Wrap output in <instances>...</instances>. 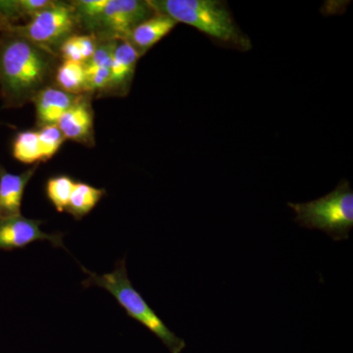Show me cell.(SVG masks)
<instances>
[{
  "label": "cell",
  "instance_id": "cell-17",
  "mask_svg": "<svg viewBox=\"0 0 353 353\" xmlns=\"http://www.w3.org/2000/svg\"><path fill=\"white\" fill-rule=\"evenodd\" d=\"M39 148H41V161L51 159L61 148L65 137L57 125H48L41 127L38 132Z\"/></svg>",
  "mask_w": 353,
  "mask_h": 353
},
{
  "label": "cell",
  "instance_id": "cell-19",
  "mask_svg": "<svg viewBox=\"0 0 353 353\" xmlns=\"http://www.w3.org/2000/svg\"><path fill=\"white\" fill-rule=\"evenodd\" d=\"M108 2V0H79L74 2L73 6L77 17H82L90 26L99 17Z\"/></svg>",
  "mask_w": 353,
  "mask_h": 353
},
{
  "label": "cell",
  "instance_id": "cell-18",
  "mask_svg": "<svg viewBox=\"0 0 353 353\" xmlns=\"http://www.w3.org/2000/svg\"><path fill=\"white\" fill-rule=\"evenodd\" d=\"M118 39H109L97 46L94 55L90 58V61L85 65V70L108 69L110 70L114 51Z\"/></svg>",
  "mask_w": 353,
  "mask_h": 353
},
{
  "label": "cell",
  "instance_id": "cell-12",
  "mask_svg": "<svg viewBox=\"0 0 353 353\" xmlns=\"http://www.w3.org/2000/svg\"><path fill=\"white\" fill-rule=\"evenodd\" d=\"M139 57L141 55L129 41L118 39L111 64L109 87L127 90L134 75Z\"/></svg>",
  "mask_w": 353,
  "mask_h": 353
},
{
  "label": "cell",
  "instance_id": "cell-4",
  "mask_svg": "<svg viewBox=\"0 0 353 353\" xmlns=\"http://www.w3.org/2000/svg\"><path fill=\"white\" fill-rule=\"evenodd\" d=\"M288 205L296 212L294 221L301 227L318 230L329 234L334 241L347 240L353 228V190L347 180L315 201Z\"/></svg>",
  "mask_w": 353,
  "mask_h": 353
},
{
  "label": "cell",
  "instance_id": "cell-1",
  "mask_svg": "<svg viewBox=\"0 0 353 353\" xmlns=\"http://www.w3.org/2000/svg\"><path fill=\"white\" fill-rule=\"evenodd\" d=\"M155 13L196 28L216 44L240 51L252 50L248 34L241 31L226 2L219 0H150Z\"/></svg>",
  "mask_w": 353,
  "mask_h": 353
},
{
  "label": "cell",
  "instance_id": "cell-10",
  "mask_svg": "<svg viewBox=\"0 0 353 353\" xmlns=\"http://www.w3.org/2000/svg\"><path fill=\"white\" fill-rule=\"evenodd\" d=\"M176 24L178 22L169 16L155 13L152 17L137 26L126 41L136 48L141 57L146 51L150 50L155 44L164 39L167 34H170Z\"/></svg>",
  "mask_w": 353,
  "mask_h": 353
},
{
  "label": "cell",
  "instance_id": "cell-21",
  "mask_svg": "<svg viewBox=\"0 0 353 353\" xmlns=\"http://www.w3.org/2000/svg\"><path fill=\"white\" fill-rule=\"evenodd\" d=\"M60 51H61L65 61L83 63L77 36H70L68 39H65L61 46H60Z\"/></svg>",
  "mask_w": 353,
  "mask_h": 353
},
{
  "label": "cell",
  "instance_id": "cell-16",
  "mask_svg": "<svg viewBox=\"0 0 353 353\" xmlns=\"http://www.w3.org/2000/svg\"><path fill=\"white\" fill-rule=\"evenodd\" d=\"M76 182L67 175L55 176L46 182V196L58 212H65Z\"/></svg>",
  "mask_w": 353,
  "mask_h": 353
},
{
  "label": "cell",
  "instance_id": "cell-8",
  "mask_svg": "<svg viewBox=\"0 0 353 353\" xmlns=\"http://www.w3.org/2000/svg\"><path fill=\"white\" fill-rule=\"evenodd\" d=\"M38 166L21 174L9 173L0 163V219L21 215V205L28 183Z\"/></svg>",
  "mask_w": 353,
  "mask_h": 353
},
{
  "label": "cell",
  "instance_id": "cell-22",
  "mask_svg": "<svg viewBox=\"0 0 353 353\" xmlns=\"http://www.w3.org/2000/svg\"><path fill=\"white\" fill-rule=\"evenodd\" d=\"M77 41L80 48L83 64L88 63L97 50V41L92 36H77Z\"/></svg>",
  "mask_w": 353,
  "mask_h": 353
},
{
  "label": "cell",
  "instance_id": "cell-14",
  "mask_svg": "<svg viewBox=\"0 0 353 353\" xmlns=\"http://www.w3.org/2000/svg\"><path fill=\"white\" fill-rule=\"evenodd\" d=\"M57 82L60 90L80 95L88 90L85 65L79 62L64 61L57 72Z\"/></svg>",
  "mask_w": 353,
  "mask_h": 353
},
{
  "label": "cell",
  "instance_id": "cell-7",
  "mask_svg": "<svg viewBox=\"0 0 353 353\" xmlns=\"http://www.w3.org/2000/svg\"><path fill=\"white\" fill-rule=\"evenodd\" d=\"M43 221L29 219L22 215L0 219V250L24 248L38 241H48L57 248H62V234H48L41 230Z\"/></svg>",
  "mask_w": 353,
  "mask_h": 353
},
{
  "label": "cell",
  "instance_id": "cell-2",
  "mask_svg": "<svg viewBox=\"0 0 353 353\" xmlns=\"http://www.w3.org/2000/svg\"><path fill=\"white\" fill-rule=\"evenodd\" d=\"M46 51L27 39L11 37L0 43V88L9 103L34 99L50 73Z\"/></svg>",
  "mask_w": 353,
  "mask_h": 353
},
{
  "label": "cell",
  "instance_id": "cell-9",
  "mask_svg": "<svg viewBox=\"0 0 353 353\" xmlns=\"http://www.w3.org/2000/svg\"><path fill=\"white\" fill-rule=\"evenodd\" d=\"M82 99V95L69 94L59 88H41L34 97L39 126L57 125L62 115Z\"/></svg>",
  "mask_w": 353,
  "mask_h": 353
},
{
  "label": "cell",
  "instance_id": "cell-11",
  "mask_svg": "<svg viewBox=\"0 0 353 353\" xmlns=\"http://www.w3.org/2000/svg\"><path fill=\"white\" fill-rule=\"evenodd\" d=\"M57 126L65 137L71 141L85 143L92 138L94 130V116L88 102L83 99L77 102L67 112H65Z\"/></svg>",
  "mask_w": 353,
  "mask_h": 353
},
{
  "label": "cell",
  "instance_id": "cell-15",
  "mask_svg": "<svg viewBox=\"0 0 353 353\" xmlns=\"http://www.w3.org/2000/svg\"><path fill=\"white\" fill-rule=\"evenodd\" d=\"M13 157L24 164H34L41 161L38 132L26 130L18 132L12 145Z\"/></svg>",
  "mask_w": 353,
  "mask_h": 353
},
{
  "label": "cell",
  "instance_id": "cell-20",
  "mask_svg": "<svg viewBox=\"0 0 353 353\" xmlns=\"http://www.w3.org/2000/svg\"><path fill=\"white\" fill-rule=\"evenodd\" d=\"M85 78L88 90H101L109 87L110 70H85Z\"/></svg>",
  "mask_w": 353,
  "mask_h": 353
},
{
  "label": "cell",
  "instance_id": "cell-3",
  "mask_svg": "<svg viewBox=\"0 0 353 353\" xmlns=\"http://www.w3.org/2000/svg\"><path fill=\"white\" fill-rule=\"evenodd\" d=\"M82 268L88 275L87 280L83 283V287L97 285L108 290L125 309L130 317L141 323L154 334L171 353H181L185 350V341L179 338L165 325L161 318L146 303L138 290L132 287L131 281L128 277L125 259L118 261L115 269L104 275H97L83 267Z\"/></svg>",
  "mask_w": 353,
  "mask_h": 353
},
{
  "label": "cell",
  "instance_id": "cell-6",
  "mask_svg": "<svg viewBox=\"0 0 353 353\" xmlns=\"http://www.w3.org/2000/svg\"><path fill=\"white\" fill-rule=\"evenodd\" d=\"M155 12L148 1L108 0L105 8L90 27L104 32L111 39H126L132 30Z\"/></svg>",
  "mask_w": 353,
  "mask_h": 353
},
{
  "label": "cell",
  "instance_id": "cell-13",
  "mask_svg": "<svg viewBox=\"0 0 353 353\" xmlns=\"http://www.w3.org/2000/svg\"><path fill=\"white\" fill-rule=\"evenodd\" d=\"M105 194V190L97 189L85 183H76L66 212L80 220L92 212Z\"/></svg>",
  "mask_w": 353,
  "mask_h": 353
},
{
  "label": "cell",
  "instance_id": "cell-5",
  "mask_svg": "<svg viewBox=\"0 0 353 353\" xmlns=\"http://www.w3.org/2000/svg\"><path fill=\"white\" fill-rule=\"evenodd\" d=\"M77 20L78 17L73 6L54 1L50 6L34 14L27 24L7 28L16 36L44 50L68 39L75 29Z\"/></svg>",
  "mask_w": 353,
  "mask_h": 353
}]
</instances>
